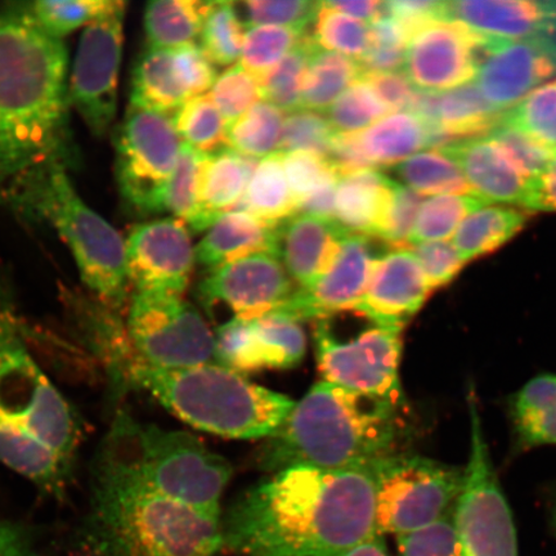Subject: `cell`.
<instances>
[{
  "label": "cell",
  "mask_w": 556,
  "mask_h": 556,
  "mask_svg": "<svg viewBox=\"0 0 556 556\" xmlns=\"http://www.w3.org/2000/svg\"><path fill=\"white\" fill-rule=\"evenodd\" d=\"M80 440L78 416L34 359L0 290V464L60 496Z\"/></svg>",
  "instance_id": "obj_5"
},
{
  "label": "cell",
  "mask_w": 556,
  "mask_h": 556,
  "mask_svg": "<svg viewBox=\"0 0 556 556\" xmlns=\"http://www.w3.org/2000/svg\"><path fill=\"white\" fill-rule=\"evenodd\" d=\"M125 336L135 356L164 370L219 365L215 336L184 295L131 293Z\"/></svg>",
  "instance_id": "obj_10"
},
{
  "label": "cell",
  "mask_w": 556,
  "mask_h": 556,
  "mask_svg": "<svg viewBox=\"0 0 556 556\" xmlns=\"http://www.w3.org/2000/svg\"><path fill=\"white\" fill-rule=\"evenodd\" d=\"M432 293L412 250H392L377 256L365 294L351 312L375 325L403 331Z\"/></svg>",
  "instance_id": "obj_22"
},
{
  "label": "cell",
  "mask_w": 556,
  "mask_h": 556,
  "mask_svg": "<svg viewBox=\"0 0 556 556\" xmlns=\"http://www.w3.org/2000/svg\"><path fill=\"white\" fill-rule=\"evenodd\" d=\"M0 556H38L25 527L0 519Z\"/></svg>",
  "instance_id": "obj_59"
},
{
  "label": "cell",
  "mask_w": 556,
  "mask_h": 556,
  "mask_svg": "<svg viewBox=\"0 0 556 556\" xmlns=\"http://www.w3.org/2000/svg\"><path fill=\"white\" fill-rule=\"evenodd\" d=\"M182 141L170 115L129 106L117 131L115 173L125 203L137 213L165 212Z\"/></svg>",
  "instance_id": "obj_11"
},
{
  "label": "cell",
  "mask_w": 556,
  "mask_h": 556,
  "mask_svg": "<svg viewBox=\"0 0 556 556\" xmlns=\"http://www.w3.org/2000/svg\"><path fill=\"white\" fill-rule=\"evenodd\" d=\"M503 122L556 152V80L533 90L504 111Z\"/></svg>",
  "instance_id": "obj_45"
},
{
  "label": "cell",
  "mask_w": 556,
  "mask_h": 556,
  "mask_svg": "<svg viewBox=\"0 0 556 556\" xmlns=\"http://www.w3.org/2000/svg\"><path fill=\"white\" fill-rule=\"evenodd\" d=\"M400 556H465L454 518L434 523L397 538Z\"/></svg>",
  "instance_id": "obj_52"
},
{
  "label": "cell",
  "mask_w": 556,
  "mask_h": 556,
  "mask_svg": "<svg viewBox=\"0 0 556 556\" xmlns=\"http://www.w3.org/2000/svg\"><path fill=\"white\" fill-rule=\"evenodd\" d=\"M470 455L454 520L465 556H518L513 513L491 460L476 397L468 399Z\"/></svg>",
  "instance_id": "obj_12"
},
{
  "label": "cell",
  "mask_w": 556,
  "mask_h": 556,
  "mask_svg": "<svg viewBox=\"0 0 556 556\" xmlns=\"http://www.w3.org/2000/svg\"><path fill=\"white\" fill-rule=\"evenodd\" d=\"M102 442L164 495L220 517L232 468L198 437L138 422L119 409Z\"/></svg>",
  "instance_id": "obj_8"
},
{
  "label": "cell",
  "mask_w": 556,
  "mask_h": 556,
  "mask_svg": "<svg viewBox=\"0 0 556 556\" xmlns=\"http://www.w3.org/2000/svg\"><path fill=\"white\" fill-rule=\"evenodd\" d=\"M281 154L285 173L298 201L299 212L304 200L325 186L337 184L339 180L328 159L299 151Z\"/></svg>",
  "instance_id": "obj_53"
},
{
  "label": "cell",
  "mask_w": 556,
  "mask_h": 556,
  "mask_svg": "<svg viewBox=\"0 0 556 556\" xmlns=\"http://www.w3.org/2000/svg\"><path fill=\"white\" fill-rule=\"evenodd\" d=\"M485 205H490L489 201L478 194H442L424 200L409 248L424 242L447 241L469 214Z\"/></svg>",
  "instance_id": "obj_39"
},
{
  "label": "cell",
  "mask_w": 556,
  "mask_h": 556,
  "mask_svg": "<svg viewBox=\"0 0 556 556\" xmlns=\"http://www.w3.org/2000/svg\"><path fill=\"white\" fill-rule=\"evenodd\" d=\"M372 469L379 536L399 538L442 519L464 485V469L428 457L388 455Z\"/></svg>",
  "instance_id": "obj_9"
},
{
  "label": "cell",
  "mask_w": 556,
  "mask_h": 556,
  "mask_svg": "<svg viewBox=\"0 0 556 556\" xmlns=\"http://www.w3.org/2000/svg\"><path fill=\"white\" fill-rule=\"evenodd\" d=\"M402 330L371 323L351 338H339L328 319L315 326L316 357L324 381L400 405Z\"/></svg>",
  "instance_id": "obj_13"
},
{
  "label": "cell",
  "mask_w": 556,
  "mask_h": 556,
  "mask_svg": "<svg viewBox=\"0 0 556 556\" xmlns=\"http://www.w3.org/2000/svg\"><path fill=\"white\" fill-rule=\"evenodd\" d=\"M260 160L242 156L231 149L207 155L201 172L199 213L193 231H204L220 215L241 204L250 177Z\"/></svg>",
  "instance_id": "obj_29"
},
{
  "label": "cell",
  "mask_w": 556,
  "mask_h": 556,
  "mask_svg": "<svg viewBox=\"0 0 556 556\" xmlns=\"http://www.w3.org/2000/svg\"><path fill=\"white\" fill-rule=\"evenodd\" d=\"M331 9L344 13V15L364 21L371 25L375 21L386 15V2H326Z\"/></svg>",
  "instance_id": "obj_60"
},
{
  "label": "cell",
  "mask_w": 556,
  "mask_h": 556,
  "mask_svg": "<svg viewBox=\"0 0 556 556\" xmlns=\"http://www.w3.org/2000/svg\"><path fill=\"white\" fill-rule=\"evenodd\" d=\"M207 94L228 124L239 119L263 100L261 83L239 62L217 76Z\"/></svg>",
  "instance_id": "obj_49"
},
{
  "label": "cell",
  "mask_w": 556,
  "mask_h": 556,
  "mask_svg": "<svg viewBox=\"0 0 556 556\" xmlns=\"http://www.w3.org/2000/svg\"><path fill=\"white\" fill-rule=\"evenodd\" d=\"M520 206L526 212H556V154L545 172L528 179Z\"/></svg>",
  "instance_id": "obj_58"
},
{
  "label": "cell",
  "mask_w": 556,
  "mask_h": 556,
  "mask_svg": "<svg viewBox=\"0 0 556 556\" xmlns=\"http://www.w3.org/2000/svg\"><path fill=\"white\" fill-rule=\"evenodd\" d=\"M295 282L278 256L256 254L208 270L199 295L208 311L222 307L232 318L254 319L281 307Z\"/></svg>",
  "instance_id": "obj_17"
},
{
  "label": "cell",
  "mask_w": 556,
  "mask_h": 556,
  "mask_svg": "<svg viewBox=\"0 0 556 556\" xmlns=\"http://www.w3.org/2000/svg\"><path fill=\"white\" fill-rule=\"evenodd\" d=\"M514 422L526 446L556 444V375H542L516 395Z\"/></svg>",
  "instance_id": "obj_35"
},
{
  "label": "cell",
  "mask_w": 556,
  "mask_h": 556,
  "mask_svg": "<svg viewBox=\"0 0 556 556\" xmlns=\"http://www.w3.org/2000/svg\"><path fill=\"white\" fill-rule=\"evenodd\" d=\"M240 211L275 226L299 213L298 201L285 173L281 152L260 160L250 177Z\"/></svg>",
  "instance_id": "obj_33"
},
{
  "label": "cell",
  "mask_w": 556,
  "mask_h": 556,
  "mask_svg": "<svg viewBox=\"0 0 556 556\" xmlns=\"http://www.w3.org/2000/svg\"><path fill=\"white\" fill-rule=\"evenodd\" d=\"M422 203L421 194L399 184L386 227L382 229L379 240L394 250L409 247V238H412Z\"/></svg>",
  "instance_id": "obj_55"
},
{
  "label": "cell",
  "mask_w": 556,
  "mask_h": 556,
  "mask_svg": "<svg viewBox=\"0 0 556 556\" xmlns=\"http://www.w3.org/2000/svg\"><path fill=\"white\" fill-rule=\"evenodd\" d=\"M172 119L180 141L199 154L214 155L229 149L228 123L207 93L187 101Z\"/></svg>",
  "instance_id": "obj_38"
},
{
  "label": "cell",
  "mask_w": 556,
  "mask_h": 556,
  "mask_svg": "<svg viewBox=\"0 0 556 556\" xmlns=\"http://www.w3.org/2000/svg\"><path fill=\"white\" fill-rule=\"evenodd\" d=\"M486 137H490L505 151V154L511 159V162L518 166V169L528 179L538 177L539 174L545 172L556 154L536 139L511 127L503 119Z\"/></svg>",
  "instance_id": "obj_51"
},
{
  "label": "cell",
  "mask_w": 556,
  "mask_h": 556,
  "mask_svg": "<svg viewBox=\"0 0 556 556\" xmlns=\"http://www.w3.org/2000/svg\"><path fill=\"white\" fill-rule=\"evenodd\" d=\"M336 131L324 113L298 109L285 115L280 151L308 152L328 159Z\"/></svg>",
  "instance_id": "obj_48"
},
{
  "label": "cell",
  "mask_w": 556,
  "mask_h": 556,
  "mask_svg": "<svg viewBox=\"0 0 556 556\" xmlns=\"http://www.w3.org/2000/svg\"><path fill=\"white\" fill-rule=\"evenodd\" d=\"M278 226L235 208L220 215L206 229L204 238L194 248V255L208 270L256 254L278 256Z\"/></svg>",
  "instance_id": "obj_28"
},
{
  "label": "cell",
  "mask_w": 556,
  "mask_h": 556,
  "mask_svg": "<svg viewBox=\"0 0 556 556\" xmlns=\"http://www.w3.org/2000/svg\"><path fill=\"white\" fill-rule=\"evenodd\" d=\"M440 17L467 26L489 38L556 39V0L442 2Z\"/></svg>",
  "instance_id": "obj_23"
},
{
  "label": "cell",
  "mask_w": 556,
  "mask_h": 556,
  "mask_svg": "<svg viewBox=\"0 0 556 556\" xmlns=\"http://www.w3.org/2000/svg\"><path fill=\"white\" fill-rule=\"evenodd\" d=\"M407 111L427 123L429 150L486 136L504 115L484 100L475 81L444 93L416 90Z\"/></svg>",
  "instance_id": "obj_24"
},
{
  "label": "cell",
  "mask_w": 556,
  "mask_h": 556,
  "mask_svg": "<svg viewBox=\"0 0 556 556\" xmlns=\"http://www.w3.org/2000/svg\"><path fill=\"white\" fill-rule=\"evenodd\" d=\"M12 204L50 222L72 250L83 282L101 308L122 316L130 301L125 240L76 192L66 164H52L33 177Z\"/></svg>",
  "instance_id": "obj_7"
},
{
  "label": "cell",
  "mask_w": 556,
  "mask_h": 556,
  "mask_svg": "<svg viewBox=\"0 0 556 556\" xmlns=\"http://www.w3.org/2000/svg\"><path fill=\"white\" fill-rule=\"evenodd\" d=\"M527 218V212L520 208L485 205L463 220L452 243L462 260L469 263L496 252L516 238Z\"/></svg>",
  "instance_id": "obj_31"
},
{
  "label": "cell",
  "mask_w": 556,
  "mask_h": 556,
  "mask_svg": "<svg viewBox=\"0 0 556 556\" xmlns=\"http://www.w3.org/2000/svg\"><path fill=\"white\" fill-rule=\"evenodd\" d=\"M403 186L421 197L477 194L454 160L441 150L417 152L395 168ZM479 197V194H478Z\"/></svg>",
  "instance_id": "obj_36"
},
{
  "label": "cell",
  "mask_w": 556,
  "mask_h": 556,
  "mask_svg": "<svg viewBox=\"0 0 556 556\" xmlns=\"http://www.w3.org/2000/svg\"><path fill=\"white\" fill-rule=\"evenodd\" d=\"M358 142L372 169L400 165L422 149H428L426 122L412 111H395L361 131Z\"/></svg>",
  "instance_id": "obj_30"
},
{
  "label": "cell",
  "mask_w": 556,
  "mask_h": 556,
  "mask_svg": "<svg viewBox=\"0 0 556 556\" xmlns=\"http://www.w3.org/2000/svg\"><path fill=\"white\" fill-rule=\"evenodd\" d=\"M556 75V39L490 38L475 85L498 111L516 106Z\"/></svg>",
  "instance_id": "obj_19"
},
{
  "label": "cell",
  "mask_w": 556,
  "mask_h": 556,
  "mask_svg": "<svg viewBox=\"0 0 556 556\" xmlns=\"http://www.w3.org/2000/svg\"><path fill=\"white\" fill-rule=\"evenodd\" d=\"M245 34L233 2H213L200 34V48L214 65L232 66L241 59Z\"/></svg>",
  "instance_id": "obj_44"
},
{
  "label": "cell",
  "mask_w": 556,
  "mask_h": 556,
  "mask_svg": "<svg viewBox=\"0 0 556 556\" xmlns=\"http://www.w3.org/2000/svg\"><path fill=\"white\" fill-rule=\"evenodd\" d=\"M316 43L309 33L261 83L263 101L274 104L285 114L302 109V96L308 62Z\"/></svg>",
  "instance_id": "obj_43"
},
{
  "label": "cell",
  "mask_w": 556,
  "mask_h": 556,
  "mask_svg": "<svg viewBox=\"0 0 556 556\" xmlns=\"http://www.w3.org/2000/svg\"><path fill=\"white\" fill-rule=\"evenodd\" d=\"M311 38L323 50L361 61L371 47V26L319 2L311 25Z\"/></svg>",
  "instance_id": "obj_41"
},
{
  "label": "cell",
  "mask_w": 556,
  "mask_h": 556,
  "mask_svg": "<svg viewBox=\"0 0 556 556\" xmlns=\"http://www.w3.org/2000/svg\"><path fill=\"white\" fill-rule=\"evenodd\" d=\"M212 5L201 0H152L144 10L148 47L176 50L197 45Z\"/></svg>",
  "instance_id": "obj_32"
},
{
  "label": "cell",
  "mask_w": 556,
  "mask_h": 556,
  "mask_svg": "<svg viewBox=\"0 0 556 556\" xmlns=\"http://www.w3.org/2000/svg\"><path fill=\"white\" fill-rule=\"evenodd\" d=\"M111 0H43L13 10L16 15L54 39L87 27L108 9Z\"/></svg>",
  "instance_id": "obj_40"
},
{
  "label": "cell",
  "mask_w": 556,
  "mask_h": 556,
  "mask_svg": "<svg viewBox=\"0 0 556 556\" xmlns=\"http://www.w3.org/2000/svg\"><path fill=\"white\" fill-rule=\"evenodd\" d=\"M307 33L283 26L248 27L239 64L262 83Z\"/></svg>",
  "instance_id": "obj_42"
},
{
  "label": "cell",
  "mask_w": 556,
  "mask_h": 556,
  "mask_svg": "<svg viewBox=\"0 0 556 556\" xmlns=\"http://www.w3.org/2000/svg\"><path fill=\"white\" fill-rule=\"evenodd\" d=\"M397 185L379 169L352 173L339 178L333 219L350 235L379 239Z\"/></svg>",
  "instance_id": "obj_27"
},
{
  "label": "cell",
  "mask_w": 556,
  "mask_h": 556,
  "mask_svg": "<svg viewBox=\"0 0 556 556\" xmlns=\"http://www.w3.org/2000/svg\"><path fill=\"white\" fill-rule=\"evenodd\" d=\"M361 75L358 61L316 45L305 74L302 109L325 113Z\"/></svg>",
  "instance_id": "obj_34"
},
{
  "label": "cell",
  "mask_w": 556,
  "mask_h": 556,
  "mask_svg": "<svg viewBox=\"0 0 556 556\" xmlns=\"http://www.w3.org/2000/svg\"><path fill=\"white\" fill-rule=\"evenodd\" d=\"M393 403L318 382L258 451V468L344 469L391 454L397 434Z\"/></svg>",
  "instance_id": "obj_6"
},
{
  "label": "cell",
  "mask_w": 556,
  "mask_h": 556,
  "mask_svg": "<svg viewBox=\"0 0 556 556\" xmlns=\"http://www.w3.org/2000/svg\"><path fill=\"white\" fill-rule=\"evenodd\" d=\"M125 260L136 293L184 295L197 261L189 226L176 217L136 226L125 240Z\"/></svg>",
  "instance_id": "obj_16"
},
{
  "label": "cell",
  "mask_w": 556,
  "mask_h": 556,
  "mask_svg": "<svg viewBox=\"0 0 556 556\" xmlns=\"http://www.w3.org/2000/svg\"><path fill=\"white\" fill-rule=\"evenodd\" d=\"M358 134L333 136L328 162L339 178L348 174L372 169L358 142Z\"/></svg>",
  "instance_id": "obj_57"
},
{
  "label": "cell",
  "mask_w": 556,
  "mask_h": 556,
  "mask_svg": "<svg viewBox=\"0 0 556 556\" xmlns=\"http://www.w3.org/2000/svg\"><path fill=\"white\" fill-rule=\"evenodd\" d=\"M307 339L296 319L273 312L254 319H235L222 332L219 354L236 372L264 368L289 370L302 363Z\"/></svg>",
  "instance_id": "obj_20"
},
{
  "label": "cell",
  "mask_w": 556,
  "mask_h": 556,
  "mask_svg": "<svg viewBox=\"0 0 556 556\" xmlns=\"http://www.w3.org/2000/svg\"><path fill=\"white\" fill-rule=\"evenodd\" d=\"M489 41L454 21L434 20L409 37L402 72L420 92H450L476 80Z\"/></svg>",
  "instance_id": "obj_15"
},
{
  "label": "cell",
  "mask_w": 556,
  "mask_h": 556,
  "mask_svg": "<svg viewBox=\"0 0 556 556\" xmlns=\"http://www.w3.org/2000/svg\"><path fill=\"white\" fill-rule=\"evenodd\" d=\"M437 150L454 160L472 191L489 203L520 205L528 178L490 137L465 139Z\"/></svg>",
  "instance_id": "obj_26"
},
{
  "label": "cell",
  "mask_w": 556,
  "mask_h": 556,
  "mask_svg": "<svg viewBox=\"0 0 556 556\" xmlns=\"http://www.w3.org/2000/svg\"><path fill=\"white\" fill-rule=\"evenodd\" d=\"M348 235L336 219L307 213L278 226V256L298 289L311 288L328 273Z\"/></svg>",
  "instance_id": "obj_25"
},
{
  "label": "cell",
  "mask_w": 556,
  "mask_h": 556,
  "mask_svg": "<svg viewBox=\"0 0 556 556\" xmlns=\"http://www.w3.org/2000/svg\"><path fill=\"white\" fill-rule=\"evenodd\" d=\"M361 78L365 79L367 85L372 88L375 94L384 103L389 113L407 111L409 109L416 89L408 81L407 76L402 70L401 72L363 74Z\"/></svg>",
  "instance_id": "obj_56"
},
{
  "label": "cell",
  "mask_w": 556,
  "mask_h": 556,
  "mask_svg": "<svg viewBox=\"0 0 556 556\" xmlns=\"http://www.w3.org/2000/svg\"><path fill=\"white\" fill-rule=\"evenodd\" d=\"M324 114L336 134L353 135L370 128L391 113L367 81L359 78Z\"/></svg>",
  "instance_id": "obj_46"
},
{
  "label": "cell",
  "mask_w": 556,
  "mask_h": 556,
  "mask_svg": "<svg viewBox=\"0 0 556 556\" xmlns=\"http://www.w3.org/2000/svg\"><path fill=\"white\" fill-rule=\"evenodd\" d=\"M64 41L15 12L0 15V203L67 159Z\"/></svg>",
  "instance_id": "obj_2"
},
{
  "label": "cell",
  "mask_w": 556,
  "mask_h": 556,
  "mask_svg": "<svg viewBox=\"0 0 556 556\" xmlns=\"http://www.w3.org/2000/svg\"><path fill=\"white\" fill-rule=\"evenodd\" d=\"M236 7V5H235ZM238 15L242 24L252 26H283L301 31H308L319 7L311 0H250L242 2Z\"/></svg>",
  "instance_id": "obj_50"
},
{
  "label": "cell",
  "mask_w": 556,
  "mask_h": 556,
  "mask_svg": "<svg viewBox=\"0 0 556 556\" xmlns=\"http://www.w3.org/2000/svg\"><path fill=\"white\" fill-rule=\"evenodd\" d=\"M206 156L182 143L177 168L166 193L165 212H170L173 217L182 219L189 227L199 213L200 179Z\"/></svg>",
  "instance_id": "obj_47"
},
{
  "label": "cell",
  "mask_w": 556,
  "mask_h": 556,
  "mask_svg": "<svg viewBox=\"0 0 556 556\" xmlns=\"http://www.w3.org/2000/svg\"><path fill=\"white\" fill-rule=\"evenodd\" d=\"M229 506L225 545L247 556H339L377 533L372 464L270 472Z\"/></svg>",
  "instance_id": "obj_1"
},
{
  "label": "cell",
  "mask_w": 556,
  "mask_h": 556,
  "mask_svg": "<svg viewBox=\"0 0 556 556\" xmlns=\"http://www.w3.org/2000/svg\"><path fill=\"white\" fill-rule=\"evenodd\" d=\"M283 111L269 102L254 104L245 114L228 124L229 149L250 159H264L280 151Z\"/></svg>",
  "instance_id": "obj_37"
},
{
  "label": "cell",
  "mask_w": 556,
  "mask_h": 556,
  "mask_svg": "<svg viewBox=\"0 0 556 556\" xmlns=\"http://www.w3.org/2000/svg\"><path fill=\"white\" fill-rule=\"evenodd\" d=\"M80 546L86 556H213L225 539L219 516L164 495L101 442Z\"/></svg>",
  "instance_id": "obj_3"
},
{
  "label": "cell",
  "mask_w": 556,
  "mask_h": 556,
  "mask_svg": "<svg viewBox=\"0 0 556 556\" xmlns=\"http://www.w3.org/2000/svg\"><path fill=\"white\" fill-rule=\"evenodd\" d=\"M217 76L200 46L148 47L131 78L130 106L172 116L187 101L208 93Z\"/></svg>",
  "instance_id": "obj_18"
},
{
  "label": "cell",
  "mask_w": 556,
  "mask_h": 556,
  "mask_svg": "<svg viewBox=\"0 0 556 556\" xmlns=\"http://www.w3.org/2000/svg\"><path fill=\"white\" fill-rule=\"evenodd\" d=\"M553 526H554L555 531H556V503H555L554 513H553Z\"/></svg>",
  "instance_id": "obj_62"
},
{
  "label": "cell",
  "mask_w": 556,
  "mask_h": 556,
  "mask_svg": "<svg viewBox=\"0 0 556 556\" xmlns=\"http://www.w3.org/2000/svg\"><path fill=\"white\" fill-rule=\"evenodd\" d=\"M377 256L370 239L348 235L333 266L318 281L295 293L275 312L296 319L330 318L351 312L364 296Z\"/></svg>",
  "instance_id": "obj_21"
},
{
  "label": "cell",
  "mask_w": 556,
  "mask_h": 556,
  "mask_svg": "<svg viewBox=\"0 0 556 556\" xmlns=\"http://www.w3.org/2000/svg\"><path fill=\"white\" fill-rule=\"evenodd\" d=\"M125 13L127 3L111 0L85 27L74 60L68 102L96 137L108 134L117 111Z\"/></svg>",
  "instance_id": "obj_14"
},
{
  "label": "cell",
  "mask_w": 556,
  "mask_h": 556,
  "mask_svg": "<svg viewBox=\"0 0 556 556\" xmlns=\"http://www.w3.org/2000/svg\"><path fill=\"white\" fill-rule=\"evenodd\" d=\"M339 556H391L389 555L384 541H382V536L379 534H374V536L366 539L359 544L354 545L351 548H348L344 553Z\"/></svg>",
  "instance_id": "obj_61"
},
{
  "label": "cell",
  "mask_w": 556,
  "mask_h": 556,
  "mask_svg": "<svg viewBox=\"0 0 556 556\" xmlns=\"http://www.w3.org/2000/svg\"><path fill=\"white\" fill-rule=\"evenodd\" d=\"M432 291L446 288L465 267L452 241H432L412 247Z\"/></svg>",
  "instance_id": "obj_54"
},
{
  "label": "cell",
  "mask_w": 556,
  "mask_h": 556,
  "mask_svg": "<svg viewBox=\"0 0 556 556\" xmlns=\"http://www.w3.org/2000/svg\"><path fill=\"white\" fill-rule=\"evenodd\" d=\"M97 330L114 386L143 389L194 429L232 440H261L273 435L295 406L288 395L256 386L225 366L164 370L144 364L131 352L122 323L103 319Z\"/></svg>",
  "instance_id": "obj_4"
}]
</instances>
